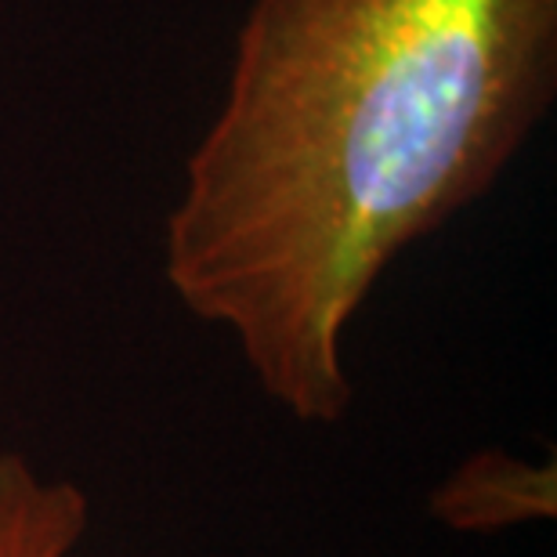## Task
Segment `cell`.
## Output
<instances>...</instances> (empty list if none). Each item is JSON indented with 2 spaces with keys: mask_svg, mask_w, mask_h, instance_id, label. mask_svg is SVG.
Instances as JSON below:
<instances>
[{
  "mask_svg": "<svg viewBox=\"0 0 557 557\" xmlns=\"http://www.w3.org/2000/svg\"><path fill=\"white\" fill-rule=\"evenodd\" d=\"M554 95L557 0H253L166 214V286L286 417L341 423L359 308Z\"/></svg>",
  "mask_w": 557,
  "mask_h": 557,
  "instance_id": "6da1fadb",
  "label": "cell"
},
{
  "mask_svg": "<svg viewBox=\"0 0 557 557\" xmlns=\"http://www.w3.org/2000/svg\"><path fill=\"white\" fill-rule=\"evenodd\" d=\"M428 510L438 525L467 536L550 521L557 510V471L554 463L482 449L442 478L428 499Z\"/></svg>",
  "mask_w": 557,
  "mask_h": 557,
  "instance_id": "7a4b0ae2",
  "label": "cell"
},
{
  "mask_svg": "<svg viewBox=\"0 0 557 557\" xmlns=\"http://www.w3.org/2000/svg\"><path fill=\"white\" fill-rule=\"evenodd\" d=\"M91 525V499L29 456L0 453V557H73Z\"/></svg>",
  "mask_w": 557,
  "mask_h": 557,
  "instance_id": "3957f363",
  "label": "cell"
}]
</instances>
